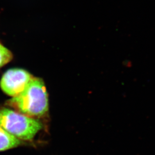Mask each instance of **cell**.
Listing matches in <instances>:
<instances>
[{"mask_svg": "<svg viewBox=\"0 0 155 155\" xmlns=\"http://www.w3.org/2000/svg\"><path fill=\"white\" fill-rule=\"evenodd\" d=\"M9 105L27 116L41 117L48 110V98L43 81L33 77L21 93L9 101Z\"/></svg>", "mask_w": 155, "mask_h": 155, "instance_id": "1", "label": "cell"}, {"mask_svg": "<svg viewBox=\"0 0 155 155\" xmlns=\"http://www.w3.org/2000/svg\"><path fill=\"white\" fill-rule=\"evenodd\" d=\"M0 127L17 139L30 140L42 129L38 120L7 108L0 109Z\"/></svg>", "mask_w": 155, "mask_h": 155, "instance_id": "2", "label": "cell"}, {"mask_svg": "<svg viewBox=\"0 0 155 155\" xmlns=\"http://www.w3.org/2000/svg\"><path fill=\"white\" fill-rule=\"evenodd\" d=\"M33 77L29 72L24 69H9L1 78V89L6 94L13 97H16L25 89Z\"/></svg>", "mask_w": 155, "mask_h": 155, "instance_id": "3", "label": "cell"}, {"mask_svg": "<svg viewBox=\"0 0 155 155\" xmlns=\"http://www.w3.org/2000/svg\"><path fill=\"white\" fill-rule=\"evenodd\" d=\"M20 144V141L4 129L0 127V151L15 148Z\"/></svg>", "mask_w": 155, "mask_h": 155, "instance_id": "4", "label": "cell"}, {"mask_svg": "<svg viewBox=\"0 0 155 155\" xmlns=\"http://www.w3.org/2000/svg\"><path fill=\"white\" fill-rule=\"evenodd\" d=\"M13 59V55L5 46L0 43V68L4 66Z\"/></svg>", "mask_w": 155, "mask_h": 155, "instance_id": "5", "label": "cell"}]
</instances>
